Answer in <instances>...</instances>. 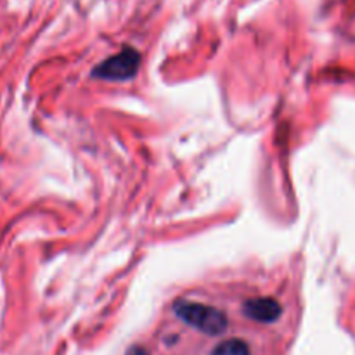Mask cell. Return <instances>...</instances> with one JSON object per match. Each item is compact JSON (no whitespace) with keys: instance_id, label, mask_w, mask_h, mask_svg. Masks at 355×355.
<instances>
[{"instance_id":"5","label":"cell","mask_w":355,"mask_h":355,"mask_svg":"<svg viewBox=\"0 0 355 355\" xmlns=\"http://www.w3.org/2000/svg\"><path fill=\"white\" fill-rule=\"evenodd\" d=\"M127 355H149V354H148V350L142 349V347H130Z\"/></svg>"},{"instance_id":"4","label":"cell","mask_w":355,"mask_h":355,"mask_svg":"<svg viewBox=\"0 0 355 355\" xmlns=\"http://www.w3.org/2000/svg\"><path fill=\"white\" fill-rule=\"evenodd\" d=\"M211 355H252V352H250V347L246 345V342L239 338H231L218 343Z\"/></svg>"},{"instance_id":"2","label":"cell","mask_w":355,"mask_h":355,"mask_svg":"<svg viewBox=\"0 0 355 355\" xmlns=\"http://www.w3.org/2000/svg\"><path fill=\"white\" fill-rule=\"evenodd\" d=\"M139 66H141V54L135 49L125 47L118 54L111 55L106 61L99 62L94 68L92 75L96 78L111 80V82H120V80H128L135 76Z\"/></svg>"},{"instance_id":"1","label":"cell","mask_w":355,"mask_h":355,"mask_svg":"<svg viewBox=\"0 0 355 355\" xmlns=\"http://www.w3.org/2000/svg\"><path fill=\"white\" fill-rule=\"evenodd\" d=\"M173 311H175L177 318L205 335L217 336L227 329V315L211 305L179 300L173 305Z\"/></svg>"},{"instance_id":"3","label":"cell","mask_w":355,"mask_h":355,"mask_svg":"<svg viewBox=\"0 0 355 355\" xmlns=\"http://www.w3.org/2000/svg\"><path fill=\"white\" fill-rule=\"evenodd\" d=\"M246 318L253 319L257 322H263V324H269V322L277 321L283 314V307H281L279 302L276 298L270 297H260V298H252V300H246L245 307Z\"/></svg>"}]
</instances>
